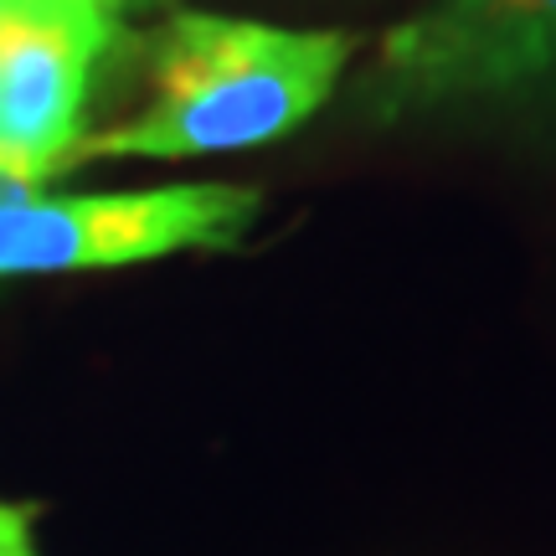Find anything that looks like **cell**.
Instances as JSON below:
<instances>
[{
  "label": "cell",
  "instance_id": "6da1fadb",
  "mask_svg": "<svg viewBox=\"0 0 556 556\" xmlns=\"http://www.w3.org/2000/svg\"><path fill=\"white\" fill-rule=\"evenodd\" d=\"M356 37L222 11H176L144 41V109L83 135L73 165L263 150L336 99Z\"/></svg>",
  "mask_w": 556,
  "mask_h": 556
},
{
  "label": "cell",
  "instance_id": "7a4b0ae2",
  "mask_svg": "<svg viewBox=\"0 0 556 556\" xmlns=\"http://www.w3.org/2000/svg\"><path fill=\"white\" fill-rule=\"evenodd\" d=\"M556 83V0H428L351 78L356 124L397 129L458 109H484Z\"/></svg>",
  "mask_w": 556,
  "mask_h": 556
},
{
  "label": "cell",
  "instance_id": "3957f363",
  "mask_svg": "<svg viewBox=\"0 0 556 556\" xmlns=\"http://www.w3.org/2000/svg\"><path fill=\"white\" fill-rule=\"evenodd\" d=\"M258 217V191L227 180H176L144 191L0 186V283L129 268L176 253H232Z\"/></svg>",
  "mask_w": 556,
  "mask_h": 556
},
{
  "label": "cell",
  "instance_id": "277c9868",
  "mask_svg": "<svg viewBox=\"0 0 556 556\" xmlns=\"http://www.w3.org/2000/svg\"><path fill=\"white\" fill-rule=\"evenodd\" d=\"M114 37L109 0H0V186H47L67 170Z\"/></svg>",
  "mask_w": 556,
  "mask_h": 556
},
{
  "label": "cell",
  "instance_id": "5b68a950",
  "mask_svg": "<svg viewBox=\"0 0 556 556\" xmlns=\"http://www.w3.org/2000/svg\"><path fill=\"white\" fill-rule=\"evenodd\" d=\"M37 516L41 505L0 500V556H37Z\"/></svg>",
  "mask_w": 556,
  "mask_h": 556
}]
</instances>
